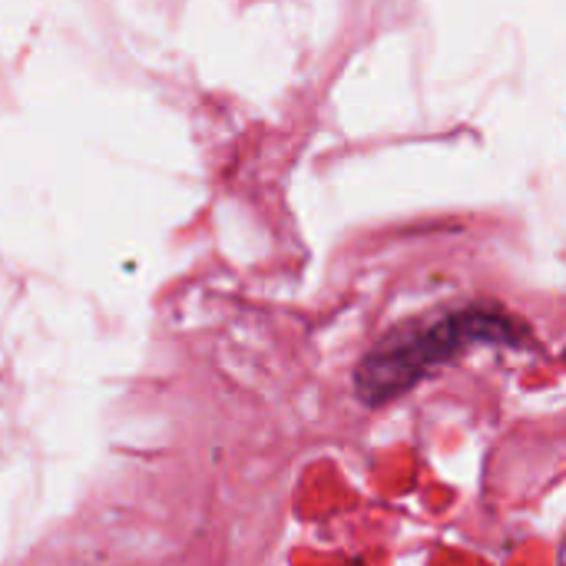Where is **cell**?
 Here are the masks:
<instances>
[{"label": "cell", "mask_w": 566, "mask_h": 566, "mask_svg": "<svg viewBox=\"0 0 566 566\" xmlns=\"http://www.w3.org/2000/svg\"><path fill=\"white\" fill-rule=\"evenodd\" d=\"M527 335L531 328L517 315L491 305H471L444 312L431 322H411L385 335L358 361L352 388L365 408H381L418 388L441 365L474 348H521Z\"/></svg>", "instance_id": "cell-1"}]
</instances>
